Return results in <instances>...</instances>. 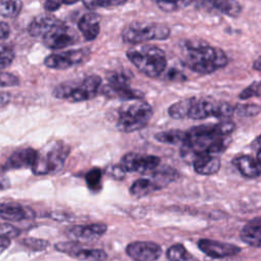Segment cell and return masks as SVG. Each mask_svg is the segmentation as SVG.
Listing matches in <instances>:
<instances>
[{"label": "cell", "mask_w": 261, "mask_h": 261, "mask_svg": "<svg viewBox=\"0 0 261 261\" xmlns=\"http://www.w3.org/2000/svg\"><path fill=\"white\" fill-rule=\"evenodd\" d=\"M167 77L171 81H185L186 80V75L184 73H181L179 70L175 69V68H171L168 73H167Z\"/></svg>", "instance_id": "cell-43"}, {"label": "cell", "mask_w": 261, "mask_h": 261, "mask_svg": "<svg viewBox=\"0 0 261 261\" xmlns=\"http://www.w3.org/2000/svg\"><path fill=\"white\" fill-rule=\"evenodd\" d=\"M195 97L181 99L168 107V115L174 119L188 118V114Z\"/></svg>", "instance_id": "cell-25"}, {"label": "cell", "mask_w": 261, "mask_h": 261, "mask_svg": "<svg viewBox=\"0 0 261 261\" xmlns=\"http://www.w3.org/2000/svg\"><path fill=\"white\" fill-rule=\"evenodd\" d=\"M77 27L87 41H93L100 33V16L94 12L87 13L79 20Z\"/></svg>", "instance_id": "cell-17"}, {"label": "cell", "mask_w": 261, "mask_h": 261, "mask_svg": "<svg viewBox=\"0 0 261 261\" xmlns=\"http://www.w3.org/2000/svg\"><path fill=\"white\" fill-rule=\"evenodd\" d=\"M81 247H82L81 244L76 243V242H61V243H57L55 245V249L57 251L64 253L72 258Z\"/></svg>", "instance_id": "cell-37"}, {"label": "cell", "mask_w": 261, "mask_h": 261, "mask_svg": "<svg viewBox=\"0 0 261 261\" xmlns=\"http://www.w3.org/2000/svg\"><path fill=\"white\" fill-rule=\"evenodd\" d=\"M10 242H11V238L10 237L4 236V234H0V253L5 251L10 246Z\"/></svg>", "instance_id": "cell-45"}, {"label": "cell", "mask_w": 261, "mask_h": 261, "mask_svg": "<svg viewBox=\"0 0 261 261\" xmlns=\"http://www.w3.org/2000/svg\"><path fill=\"white\" fill-rule=\"evenodd\" d=\"M29 209L22 207L19 204L1 203L0 204V217L9 221H20L30 217Z\"/></svg>", "instance_id": "cell-20"}, {"label": "cell", "mask_w": 261, "mask_h": 261, "mask_svg": "<svg viewBox=\"0 0 261 261\" xmlns=\"http://www.w3.org/2000/svg\"><path fill=\"white\" fill-rule=\"evenodd\" d=\"M15 53L10 46L0 44V69L9 66L14 60Z\"/></svg>", "instance_id": "cell-35"}, {"label": "cell", "mask_w": 261, "mask_h": 261, "mask_svg": "<svg viewBox=\"0 0 261 261\" xmlns=\"http://www.w3.org/2000/svg\"><path fill=\"white\" fill-rule=\"evenodd\" d=\"M232 163L245 177L256 178L261 175V163L249 155L238 156L232 160Z\"/></svg>", "instance_id": "cell-16"}, {"label": "cell", "mask_w": 261, "mask_h": 261, "mask_svg": "<svg viewBox=\"0 0 261 261\" xmlns=\"http://www.w3.org/2000/svg\"><path fill=\"white\" fill-rule=\"evenodd\" d=\"M126 57L141 72L149 77L160 76L166 68L165 53L153 45H138L126 51Z\"/></svg>", "instance_id": "cell-2"}, {"label": "cell", "mask_w": 261, "mask_h": 261, "mask_svg": "<svg viewBox=\"0 0 261 261\" xmlns=\"http://www.w3.org/2000/svg\"><path fill=\"white\" fill-rule=\"evenodd\" d=\"M166 258L168 261H187L189 253L184 245L174 244L167 249Z\"/></svg>", "instance_id": "cell-30"}, {"label": "cell", "mask_w": 261, "mask_h": 261, "mask_svg": "<svg viewBox=\"0 0 261 261\" xmlns=\"http://www.w3.org/2000/svg\"><path fill=\"white\" fill-rule=\"evenodd\" d=\"M10 34V27L4 21H0V40L6 39Z\"/></svg>", "instance_id": "cell-44"}, {"label": "cell", "mask_w": 261, "mask_h": 261, "mask_svg": "<svg viewBox=\"0 0 261 261\" xmlns=\"http://www.w3.org/2000/svg\"><path fill=\"white\" fill-rule=\"evenodd\" d=\"M234 114V107L226 102L214 101L212 116L217 118H228Z\"/></svg>", "instance_id": "cell-31"}, {"label": "cell", "mask_w": 261, "mask_h": 261, "mask_svg": "<svg viewBox=\"0 0 261 261\" xmlns=\"http://www.w3.org/2000/svg\"><path fill=\"white\" fill-rule=\"evenodd\" d=\"M69 154V147L63 143H55L45 153H39L32 170L37 175L48 174L60 170Z\"/></svg>", "instance_id": "cell-5"}, {"label": "cell", "mask_w": 261, "mask_h": 261, "mask_svg": "<svg viewBox=\"0 0 261 261\" xmlns=\"http://www.w3.org/2000/svg\"><path fill=\"white\" fill-rule=\"evenodd\" d=\"M38 152L33 148H24L13 152L9 158L6 160L3 169H19V168H27L33 167L38 157Z\"/></svg>", "instance_id": "cell-13"}, {"label": "cell", "mask_w": 261, "mask_h": 261, "mask_svg": "<svg viewBox=\"0 0 261 261\" xmlns=\"http://www.w3.org/2000/svg\"><path fill=\"white\" fill-rule=\"evenodd\" d=\"M220 159L210 153H201L193 159L194 170L201 175H212L220 169Z\"/></svg>", "instance_id": "cell-14"}, {"label": "cell", "mask_w": 261, "mask_h": 261, "mask_svg": "<svg viewBox=\"0 0 261 261\" xmlns=\"http://www.w3.org/2000/svg\"><path fill=\"white\" fill-rule=\"evenodd\" d=\"M25 247L34 250V251H43L49 247V242L43 239L37 238H27L21 242Z\"/></svg>", "instance_id": "cell-39"}, {"label": "cell", "mask_w": 261, "mask_h": 261, "mask_svg": "<svg viewBox=\"0 0 261 261\" xmlns=\"http://www.w3.org/2000/svg\"><path fill=\"white\" fill-rule=\"evenodd\" d=\"M101 178H102V171L100 168H92L89 170L85 176L87 186L89 189L93 191H98L101 189Z\"/></svg>", "instance_id": "cell-32"}, {"label": "cell", "mask_w": 261, "mask_h": 261, "mask_svg": "<svg viewBox=\"0 0 261 261\" xmlns=\"http://www.w3.org/2000/svg\"><path fill=\"white\" fill-rule=\"evenodd\" d=\"M184 64L200 74L214 72L228 63L223 50L210 46L201 39L187 40L184 44Z\"/></svg>", "instance_id": "cell-1"}, {"label": "cell", "mask_w": 261, "mask_h": 261, "mask_svg": "<svg viewBox=\"0 0 261 261\" xmlns=\"http://www.w3.org/2000/svg\"><path fill=\"white\" fill-rule=\"evenodd\" d=\"M165 12H174L191 5L194 0H152Z\"/></svg>", "instance_id": "cell-29"}, {"label": "cell", "mask_w": 261, "mask_h": 261, "mask_svg": "<svg viewBox=\"0 0 261 261\" xmlns=\"http://www.w3.org/2000/svg\"><path fill=\"white\" fill-rule=\"evenodd\" d=\"M252 66H253L254 69L261 71V56H259L257 59H255L253 61V65Z\"/></svg>", "instance_id": "cell-48"}, {"label": "cell", "mask_w": 261, "mask_h": 261, "mask_svg": "<svg viewBox=\"0 0 261 261\" xmlns=\"http://www.w3.org/2000/svg\"><path fill=\"white\" fill-rule=\"evenodd\" d=\"M102 92L109 97H117L125 101L142 100L144 97L143 92L130 88L129 77L120 71H112L108 74L107 84Z\"/></svg>", "instance_id": "cell-6"}, {"label": "cell", "mask_w": 261, "mask_h": 261, "mask_svg": "<svg viewBox=\"0 0 261 261\" xmlns=\"http://www.w3.org/2000/svg\"><path fill=\"white\" fill-rule=\"evenodd\" d=\"M252 97H261V81L253 82L239 95V98L242 100H247Z\"/></svg>", "instance_id": "cell-36"}, {"label": "cell", "mask_w": 261, "mask_h": 261, "mask_svg": "<svg viewBox=\"0 0 261 261\" xmlns=\"http://www.w3.org/2000/svg\"><path fill=\"white\" fill-rule=\"evenodd\" d=\"M10 100V95L8 93H0V107L6 105Z\"/></svg>", "instance_id": "cell-47"}, {"label": "cell", "mask_w": 261, "mask_h": 261, "mask_svg": "<svg viewBox=\"0 0 261 261\" xmlns=\"http://www.w3.org/2000/svg\"><path fill=\"white\" fill-rule=\"evenodd\" d=\"M261 112V106L257 104H242L234 107V113L240 117L255 116Z\"/></svg>", "instance_id": "cell-34"}, {"label": "cell", "mask_w": 261, "mask_h": 261, "mask_svg": "<svg viewBox=\"0 0 261 261\" xmlns=\"http://www.w3.org/2000/svg\"><path fill=\"white\" fill-rule=\"evenodd\" d=\"M252 221H255V222H258V223H261V218H256V219H253Z\"/></svg>", "instance_id": "cell-52"}, {"label": "cell", "mask_w": 261, "mask_h": 261, "mask_svg": "<svg viewBox=\"0 0 261 261\" xmlns=\"http://www.w3.org/2000/svg\"><path fill=\"white\" fill-rule=\"evenodd\" d=\"M55 16L44 13L36 16L28 27V32L32 37L44 38L58 22Z\"/></svg>", "instance_id": "cell-15"}, {"label": "cell", "mask_w": 261, "mask_h": 261, "mask_svg": "<svg viewBox=\"0 0 261 261\" xmlns=\"http://www.w3.org/2000/svg\"><path fill=\"white\" fill-rule=\"evenodd\" d=\"M213 103L214 101H208L206 99H197L195 97L190 108L188 118L204 119L208 116H212Z\"/></svg>", "instance_id": "cell-22"}, {"label": "cell", "mask_w": 261, "mask_h": 261, "mask_svg": "<svg viewBox=\"0 0 261 261\" xmlns=\"http://www.w3.org/2000/svg\"><path fill=\"white\" fill-rule=\"evenodd\" d=\"M19 85V79L11 72H0V88L16 87Z\"/></svg>", "instance_id": "cell-40"}, {"label": "cell", "mask_w": 261, "mask_h": 261, "mask_svg": "<svg viewBox=\"0 0 261 261\" xmlns=\"http://www.w3.org/2000/svg\"><path fill=\"white\" fill-rule=\"evenodd\" d=\"M153 115L152 107L142 100L123 103L117 112L116 127L122 133H133L144 128Z\"/></svg>", "instance_id": "cell-3"}, {"label": "cell", "mask_w": 261, "mask_h": 261, "mask_svg": "<svg viewBox=\"0 0 261 261\" xmlns=\"http://www.w3.org/2000/svg\"><path fill=\"white\" fill-rule=\"evenodd\" d=\"M45 45L53 50L65 48L73 44L76 40L72 30L61 20H58L56 25L43 38Z\"/></svg>", "instance_id": "cell-9"}, {"label": "cell", "mask_w": 261, "mask_h": 261, "mask_svg": "<svg viewBox=\"0 0 261 261\" xmlns=\"http://www.w3.org/2000/svg\"><path fill=\"white\" fill-rule=\"evenodd\" d=\"M22 9V0H0V16L13 18Z\"/></svg>", "instance_id": "cell-28"}, {"label": "cell", "mask_w": 261, "mask_h": 261, "mask_svg": "<svg viewBox=\"0 0 261 261\" xmlns=\"http://www.w3.org/2000/svg\"><path fill=\"white\" fill-rule=\"evenodd\" d=\"M154 184L159 190L168 186L170 182L178 177V172L171 167H163L161 169L155 170L150 176Z\"/></svg>", "instance_id": "cell-23"}, {"label": "cell", "mask_w": 261, "mask_h": 261, "mask_svg": "<svg viewBox=\"0 0 261 261\" xmlns=\"http://www.w3.org/2000/svg\"><path fill=\"white\" fill-rule=\"evenodd\" d=\"M84 5L89 9L115 7L124 4L127 0H82Z\"/></svg>", "instance_id": "cell-33"}, {"label": "cell", "mask_w": 261, "mask_h": 261, "mask_svg": "<svg viewBox=\"0 0 261 261\" xmlns=\"http://www.w3.org/2000/svg\"><path fill=\"white\" fill-rule=\"evenodd\" d=\"M234 128L236 124L231 120H223L214 124V130L218 137H228L234 130Z\"/></svg>", "instance_id": "cell-38"}, {"label": "cell", "mask_w": 261, "mask_h": 261, "mask_svg": "<svg viewBox=\"0 0 261 261\" xmlns=\"http://www.w3.org/2000/svg\"><path fill=\"white\" fill-rule=\"evenodd\" d=\"M257 160L261 163V148L258 150V152H257Z\"/></svg>", "instance_id": "cell-51"}, {"label": "cell", "mask_w": 261, "mask_h": 261, "mask_svg": "<svg viewBox=\"0 0 261 261\" xmlns=\"http://www.w3.org/2000/svg\"><path fill=\"white\" fill-rule=\"evenodd\" d=\"M62 4H64V0H46L44 3V8L48 12H53L57 10Z\"/></svg>", "instance_id": "cell-42"}, {"label": "cell", "mask_w": 261, "mask_h": 261, "mask_svg": "<svg viewBox=\"0 0 261 261\" xmlns=\"http://www.w3.org/2000/svg\"><path fill=\"white\" fill-rule=\"evenodd\" d=\"M106 173L115 179H122L125 175V170L122 168L120 164H117L109 166L106 170Z\"/></svg>", "instance_id": "cell-41"}, {"label": "cell", "mask_w": 261, "mask_h": 261, "mask_svg": "<svg viewBox=\"0 0 261 261\" xmlns=\"http://www.w3.org/2000/svg\"><path fill=\"white\" fill-rule=\"evenodd\" d=\"M89 55V51L86 49H77V50H69L62 53H53L48 55L44 64L47 67L53 69H67L73 65L82 63L87 56Z\"/></svg>", "instance_id": "cell-7"}, {"label": "cell", "mask_w": 261, "mask_h": 261, "mask_svg": "<svg viewBox=\"0 0 261 261\" xmlns=\"http://www.w3.org/2000/svg\"><path fill=\"white\" fill-rule=\"evenodd\" d=\"M158 190L159 189L151 179V177H142L132 184L129 188V193L135 197H144Z\"/></svg>", "instance_id": "cell-24"}, {"label": "cell", "mask_w": 261, "mask_h": 261, "mask_svg": "<svg viewBox=\"0 0 261 261\" xmlns=\"http://www.w3.org/2000/svg\"><path fill=\"white\" fill-rule=\"evenodd\" d=\"M77 1H80V0H64V4H66V5H72V4L76 3Z\"/></svg>", "instance_id": "cell-49"}, {"label": "cell", "mask_w": 261, "mask_h": 261, "mask_svg": "<svg viewBox=\"0 0 261 261\" xmlns=\"http://www.w3.org/2000/svg\"><path fill=\"white\" fill-rule=\"evenodd\" d=\"M160 163V158L154 155H142L135 152L126 153L120 162L125 172H148L155 170Z\"/></svg>", "instance_id": "cell-8"}, {"label": "cell", "mask_w": 261, "mask_h": 261, "mask_svg": "<svg viewBox=\"0 0 261 261\" xmlns=\"http://www.w3.org/2000/svg\"><path fill=\"white\" fill-rule=\"evenodd\" d=\"M107 231L104 223H94L88 225H75L69 229V234L77 240H94L102 237Z\"/></svg>", "instance_id": "cell-18"}, {"label": "cell", "mask_w": 261, "mask_h": 261, "mask_svg": "<svg viewBox=\"0 0 261 261\" xmlns=\"http://www.w3.org/2000/svg\"><path fill=\"white\" fill-rule=\"evenodd\" d=\"M170 36V29L162 23L132 22L122 31L123 42L138 45L152 40H165Z\"/></svg>", "instance_id": "cell-4"}, {"label": "cell", "mask_w": 261, "mask_h": 261, "mask_svg": "<svg viewBox=\"0 0 261 261\" xmlns=\"http://www.w3.org/2000/svg\"><path fill=\"white\" fill-rule=\"evenodd\" d=\"M202 4L230 17H237L242 12V6L237 0H203Z\"/></svg>", "instance_id": "cell-19"}, {"label": "cell", "mask_w": 261, "mask_h": 261, "mask_svg": "<svg viewBox=\"0 0 261 261\" xmlns=\"http://www.w3.org/2000/svg\"><path fill=\"white\" fill-rule=\"evenodd\" d=\"M240 238L249 246L261 248V223L250 221L242 228Z\"/></svg>", "instance_id": "cell-21"}, {"label": "cell", "mask_w": 261, "mask_h": 261, "mask_svg": "<svg viewBox=\"0 0 261 261\" xmlns=\"http://www.w3.org/2000/svg\"><path fill=\"white\" fill-rule=\"evenodd\" d=\"M187 132H182L179 129H169L157 133L155 135V139L163 144L168 145H176V144H182L186 140Z\"/></svg>", "instance_id": "cell-26"}, {"label": "cell", "mask_w": 261, "mask_h": 261, "mask_svg": "<svg viewBox=\"0 0 261 261\" xmlns=\"http://www.w3.org/2000/svg\"><path fill=\"white\" fill-rule=\"evenodd\" d=\"M198 248L208 257L214 259L226 258L238 255L241 252V248L229 243L219 242L210 239H201L197 243Z\"/></svg>", "instance_id": "cell-11"}, {"label": "cell", "mask_w": 261, "mask_h": 261, "mask_svg": "<svg viewBox=\"0 0 261 261\" xmlns=\"http://www.w3.org/2000/svg\"><path fill=\"white\" fill-rule=\"evenodd\" d=\"M102 80L99 75L92 74L81 83H74L72 91L68 97L70 102H82L94 98L101 88Z\"/></svg>", "instance_id": "cell-12"}, {"label": "cell", "mask_w": 261, "mask_h": 261, "mask_svg": "<svg viewBox=\"0 0 261 261\" xmlns=\"http://www.w3.org/2000/svg\"><path fill=\"white\" fill-rule=\"evenodd\" d=\"M254 143H255V145H257V146L259 147V149L261 148V135H260V136L255 140V142H254Z\"/></svg>", "instance_id": "cell-50"}, {"label": "cell", "mask_w": 261, "mask_h": 261, "mask_svg": "<svg viewBox=\"0 0 261 261\" xmlns=\"http://www.w3.org/2000/svg\"><path fill=\"white\" fill-rule=\"evenodd\" d=\"M126 255L134 261H156L162 254L161 247L154 242H133L126 246Z\"/></svg>", "instance_id": "cell-10"}, {"label": "cell", "mask_w": 261, "mask_h": 261, "mask_svg": "<svg viewBox=\"0 0 261 261\" xmlns=\"http://www.w3.org/2000/svg\"><path fill=\"white\" fill-rule=\"evenodd\" d=\"M73 258L80 261H105L107 254L101 249H85L81 247Z\"/></svg>", "instance_id": "cell-27"}, {"label": "cell", "mask_w": 261, "mask_h": 261, "mask_svg": "<svg viewBox=\"0 0 261 261\" xmlns=\"http://www.w3.org/2000/svg\"><path fill=\"white\" fill-rule=\"evenodd\" d=\"M9 180H8V177L2 172L0 171V191L1 190H6L8 189L9 187Z\"/></svg>", "instance_id": "cell-46"}]
</instances>
